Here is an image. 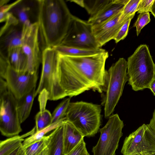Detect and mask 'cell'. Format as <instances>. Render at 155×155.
I'll use <instances>...</instances> for the list:
<instances>
[{"instance_id": "19", "label": "cell", "mask_w": 155, "mask_h": 155, "mask_svg": "<svg viewBox=\"0 0 155 155\" xmlns=\"http://www.w3.org/2000/svg\"><path fill=\"white\" fill-rule=\"evenodd\" d=\"M53 48L59 54L67 56L82 57L94 55L105 51L101 48H85L60 45Z\"/></svg>"}, {"instance_id": "13", "label": "cell", "mask_w": 155, "mask_h": 155, "mask_svg": "<svg viewBox=\"0 0 155 155\" xmlns=\"http://www.w3.org/2000/svg\"><path fill=\"white\" fill-rule=\"evenodd\" d=\"M121 12L100 24L92 26L93 34L98 48L114 39L124 23L119 20Z\"/></svg>"}, {"instance_id": "36", "label": "cell", "mask_w": 155, "mask_h": 155, "mask_svg": "<svg viewBox=\"0 0 155 155\" xmlns=\"http://www.w3.org/2000/svg\"><path fill=\"white\" fill-rule=\"evenodd\" d=\"M151 127L155 131V109L153 114L152 118L149 124Z\"/></svg>"}, {"instance_id": "14", "label": "cell", "mask_w": 155, "mask_h": 155, "mask_svg": "<svg viewBox=\"0 0 155 155\" xmlns=\"http://www.w3.org/2000/svg\"><path fill=\"white\" fill-rule=\"evenodd\" d=\"M38 0H20L9 12L16 17L21 25H30L38 22Z\"/></svg>"}, {"instance_id": "30", "label": "cell", "mask_w": 155, "mask_h": 155, "mask_svg": "<svg viewBox=\"0 0 155 155\" xmlns=\"http://www.w3.org/2000/svg\"><path fill=\"white\" fill-rule=\"evenodd\" d=\"M133 17L128 19L123 24L113 40L116 43L124 40L127 36L130 21Z\"/></svg>"}, {"instance_id": "41", "label": "cell", "mask_w": 155, "mask_h": 155, "mask_svg": "<svg viewBox=\"0 0 155 155\" xmlns=\"http://www.w3.org/2000/svg\"><path fill=\"white\" fill-rule=\"evenodd\" d=\"M17 155H27L25 149L22 147Z\"/></svg>"}, {"instance_id": "44", "label": "cell", "mask_w": 155, "mask_h": 155, "mask_svg": "<svg viewBox=\"0 0 155 155\" xmlns=\"http://www.w3.org/2000/svg\"><path fill=\"white\" fill-rule=\"evenodd\" d=\"M82 155H90L86 150Z\"/></svg>"}, {"instance_id": "4", "label": "cell", "mask_w": 155, "mask_h": 155, "mask_svg": "<svg viewBox=\"0 0 155 155\" xmlns=\"http://www.w3.org/2000/svg\"><path fill=\"white\" fill-rule=\"evenodd\" d=\"M127 70V61L123 58H119L106 70L102 104L104 107L106 118L112 114L122 95L128 80Z\"/></svg>"}, {"instance_id": "34", "label": "cell", "mask_w": 155, "mask_h": 155, "mask_svg": "<svg viewBox=\"0 0 155 155\" xmlns=\"http://www.w3.org/2000/svg\"><path fill=\"white\" fill-rule=\"evenodd\" d=\"M39 94L38 99L39 102L40 111L42 112L46 109V103L48 100V93L45 89H43Z\"/></svg>"}, {"instance_id": "2", "label": "cell", "mask_w": 155, "mask_h": 155, "mask_svg": "<svg viewBox=\"0 0 155 155\" xmlns=\"http://www.w3.org/2000/svg\"><path fill=\"white\" fill-rule=\"evenodd\" d=\"M39 35L43 50L60 45L68 31L73 15L62 0H38Z\"/></svg>"}, {"instance_id": "39", "label": "cell", "mask_w": 155, "mask_h": 155, "mask_svg": "<svg viewBox=\"0 0 155 155\" xmlns=\"http://www.w3.org/2000/svg\"><path fill=\"white\" fill-rule=\"evenodd\" d=\"M150 12L155 18V0H154L152 4Z\"/></svg>"}, {"instance_id": "18", "label": "cell", "mask_w": 155, "mask_h": 155, "mask_svg": "<svg viewBox=\"0 0 155 155\" xmlns=\"http://www.w3.org/2000/svg\"><path fill=\"white\" fill-rule=\"evenodd\" d=\"M125 5L113 2L95 15L89 17L87 21L91 26L103 22L119 14Z\"/></svg>"}, {"instance_id": "8", "label": "cell", "mask_w": 155, "mask_h": 155, "mask_svg": "<svg viewBox=\"0 0 155 155\" xmlns=\"http://www.w3.org/2000/svg\"><path fill=\"white\" fill-rule=\"evenodd\" d=\"M38 75L16 71L10 65L7 57L0 53V78L5 81L8 90L17 100L36 86Z\"/></svg>"}, {"instance_id": "22", "label": "cell", "mask_w": 155, "mask_h": 155, "mask_svg": "<svg viewBox=\"0 0 155 155\" xmlns=\"http://www.w3.org/2000/svg\"><path fill=\"white\" fill-rule=\"evenodd\" d=\"M36 87L29 93L18 100V116L21 124L29 116L35 97Z\"/></svg>"}, {"instance_id": "35", "label": "cell", "mask_w": 155, "mask_h": 155, "mask_svg": "<svg viewBox=\"0 0 155 155\" xmlns=\"http://www.w3.org/2000/svg\"><path fill=\"white\" fill-rule=\"evenodd\" d=\"M87 150L84 139L73 149L66 155H82Z\"/></svg>"}, {"instance_id": "42", "label": "cell", "mask_w": 155, "mask_h": 155, "mask_svg": "<svg viewBox=\"0 0 155 155\" xmlns=\"http://www.w3.org/2000/svg\"><path fill=\"white\" fill-rule=\"evenodd\" d=\"M9 1V0H1L0 1V6L6 4Z\"/></svg>"}, {"instance_id": "31", "label": "cell", "mask_w": 155, "mask_h": 155, "mask_svg": "<svg viewBox=\"0 0 155 155\" xmlns=\"http://www.w3.org/2000/svg\"><path fill=\"white\" fill-rule=\"evenodd\" d=\"M4 25L1 28L0 31V36L10 27L19 24L17 19L11 13L9 12L7 14Z\"/></svg>"}, {"instance_id": "7", "label": "cell", "mask_w": 155, "mask_h": 155, "mask_svg": "<svg viewBox=\"0 0 155 155\" xmlns=\"http://www.w3.org/2000/svg\"><path fill=\"white\" fill-rule=\"evenodd\" d=\"M18 100L8 90L5 81L0 78V131L10 137L22 131L18 112Z\"/></svg>"}, {"instance_id": "43", "label": "cell", "mask_w": 155, "mask_h": 155, "mask_svg": "<svg viewBox=\"0 0 155 155\" xmlns=\"http://www.w3.org/2000/svg\"><path fill=\"white\" fill-rule=\"evenodd\" d=\"M136 155H152V154L148 153L142 152Z\"/></svg>"}, {"instance_id": "25", "label": "cell", "mask_w": 155, "mask_h": 155, "mask_svg": "<svg viewBox=\"0 0 155 155\" xmlns=\"http://www.w3.org/2000/svg\"><path fill=\"white\" fill-rule=\"evenodd\" d=\"M36 131H40L52 123V114L46 109L42 112L39 111L35 116Z\"/></svg>"}, {"instance_id": "29", "label": "cell", "mask_w": 155, "mask_h": 155, "mask_svg": "<svg viewBox=\"0 0 155 155\" xmlns=\"http://www.w3.org/2000/svg\"><path fill=\"white\" fill-rule=\"evenodd\" d=\"M150 21L149 12L140 13L134 25L136 28L137 34L138 36L141 29Z\"/></svg>"}, {"instance_id": "38", "label": "cell", "mask_w": 155, "mask_h": 155, "mask_svg": "<svg viewBox=\"0 0 155 155\" xmlns=\"http://www.w3.org/2000/svg\"><path fill=\"white\" fill-rule=\"evenodd\" d=\"M22 147V145L18 147L8 155H17Z\"/></svg>"}, {"instance_id": "1", "label": "cell", "mask_w": 155, "mask_h": 155, "mask_svg": "<svg viewBox=\"0 0 155 155\" xmlns=\"http://www.w3.org/2000/svg\"><path fill=\"white\" fill-rule=\"evenodd\" d=\"M109 56L106 51L96 54L82 57L59 54L60 83L66 96H77L90 90L103 93Z\"/></svg>"}, {"instance_id": "40", "label": "cell", "mask_w": 155, "mask_h": 155, "mask_svg": "<svg viewBox=\"0 0 155 155\" xmlns=\"http://www.w3.org/2000/svg\"><path fill=\"white\" fill-rule=\"evenodd\" d=\"M38 155H48V149L47 147L44 149Z\"/></svg>"}, {"instance_id": "33", "label": "cell", "mask_w": 155, "mask_h": 155, "mask_svg": "<svg viewBox=\"0 0 155 155\" xmlns=\"http://www.w3.org/2000/svg\"><path fill=\"white\" fill-rule=\"evenodd\" d=\"M154 0H140L138 5L137 13L150 12L151 8Z\"/></svg>"}, {"instance_id": "16", "label": "cell", "mask_w": 155, "mask_h": 155, "mask_svg": "<svg viewBox=\"0 0 155 155\" xmlns=\"http://www.w3.org/2000/svg\"><path fill=\"white\" fill-rule=\"evenodd\" d=\"M64 152L67 155L84 139V135L70 122L66 120L63 124Z\"/></svg>"}, {"instance_id": "21", "label": "cell", "mask_w": 155, "mask_h": 155, "mask_svg": "<svg viewBox=\"0 0 155 155\" xmlns=\"http://www.w3.org/2000/svg\"><path fill=\"white\" fill-rule=\"evenodd\" d=\"M35 127L30 132L22 135H18L8 138L0 142V155H8L21 146L24 138L35 132Z\"/></svg>"}, {"instance_id": "24", "label": "cell", "mask_w": 155, "mask_h": 155, "mask_svg": "<svg viewBox=\"0 0 155 155\" xmlns=\"http://www.w3.org/2000/svg\"><path fill=\"white\" fill-rule=\"evenodd\" d=\"M114 0H83V7L92 17L112 3Z\"/></svg>"}, {"instance_id": "6", "label": "cell", "mask_w": 155, "mask_h": 155, "mask_svg": "<svg viewBox=\"0 0 155 155\" xmlns=\"http://www.w3.org/2000/svg\"><path fill=\"white\" fill-rule=\"evenodd\" d=\"M41 54L42 70L35 97L43 89L48 92V100L56 101L66 97L60 83L59 53L53 48L48 47L43 50Z\"/></svg>"}, {"instance_id": "12", "label": "cell", "mask_w": 155, "mask_h": 155, "mask_svg": "<svg viewBox=\"0 0 155 155\" xmlns=\"http://www.w3.org/2000/svg\"><path fill=\"white\" fill-rule=\"evenodd\" d=\"M22 29L24 38L21 48L28 59L27 71L32 74L38 73L42 59L38 22L31 25H23Z\"/></svg>"}, {"instance_id": "10", "label": "cell", "mask_w": 155, "mask_h": 155, "mask_svg": "<svg viewBox=\"0 0 155 155\" xmlns=\"http://www.w3.org/2000/svg\"><path fill=\"white\" fill-rule=\"evenodd\" d=\"M121 152L123 155L155 153V131L149 124H143L125 138Z\"/></svg>"}, {"instance_id": "17", "label": "cell", "mask_w": 155, "mask_h": 155, "mask_svg": "<svg viewBox=\"0 0 155 155\" xmlns=\"http://www.w3.org/2000/svg\"><path fill=\"white\" fill-rule=\"evenodd\" d=\"M63 125L50 134L47 145L48 155H65L63 144Z\"/></svg>"}, {"instance_id": "3", "label": "cell", "mask_w": 155, "mask_h": 155, "mask_svg": "<svg viewBox=\"0 0 155 155\" xmlns=\"http://www.w3.org/2000/svg\"><path fill=\"white\" fill-rule=\"evenodd\" d=\"M127 74L128 84L135 91L149 88L155 78V64L148 47L140 45L128 58Z\"/></svg>"}, {"instance_id": "37", "label": "cell", "mask_w": 155, "mask_h": 155, "mask_svg": "<svg viewBox=\"0 0 155 155\" xmlns=\"http://www.w3.org/2000/svg\"><path fill=\"white\" fill-rule=\"evenodd\" d=\"M149 89L155 96V78L152 81L150 85Z\"/></svg>"}, {"instance_id": "28", "label": "cell", "mask_w": 155, "mask_h": 155, "mask_svg": "<svg viewBox=\"0 0 155 155\" xmlns=\"http://www.w3.org/2000/svg\"><path fill=\"white\" fill-rule=\"evenodd\" d=\"M48 139V135L45 136L40 140L25 148L27 155H38L47 147Z\"/></svg>"}, {"instance_id": "26", "label": "cell", "mask_w": 155, "mask_h": 155, "mask_svg": "<svg viewBox=\"0 0 155 155\" xmlns=\"http://www.w3.org/2000/svg\"><path fill=\"white\" fill-rule=\"evenodd\" d=\"M140 1V0H129L121 12L119 19L120 22L123 23L130 18L134 17Z\"/></svg>"}, {"instance_id": "27", "label": "cell", "mask_w": 155, "mask_h": 155, "mask_svg": "<svg viewBox=\"0 0 155 155\" xmlns=\"http://www.w3.org/2000/svg\"><path fill=\"white\" fill-rule=\"evenodd\" d=\"M71 98H66L56 107L52 114V121L53 123L65 117L70 102Z\"/></svg>"}, {"instance_id": "20", "label": "cell", "mask_w": 155, "mask_h": 155, "mask_svg": "<svg viewBox=\"0 0 155 155\" xmlns=\"http://www.w3.org/2000/svg\"><path fill=\"white\" fill-rule=\"evenodd\" d=\"M10 65L18 71H27L28 61L27 57L21 47L14 48L7 54Z\"/></svg>"}, {"instance_id": "23", "label": "cell", "mask_w": 155, "mask_h": 155, "mask_svg": "<svg viewBox=\"0 0 155 155\" xmlns=\"http://www.w3.org/2000/svg\"><path fill=\"white\" fill-rule=\"evenodd\" d=\"M66 117L57 121L53 123L43 129L25 138L22 143V147L25 148L34 143L41 139L46 134L63 125Z\"/></svg>"}, {"instance_id": "9", "label": "cell", "mask_w": 155, "mask_h": 155, "mask_svg": "<svg viewBox=\"0 0 155 155\" xmlns=\"http://www.w3.org/2000/svg\"><path fill=\"white\" fill-rule=\"evenodd\" d=\"M124 127L118 114L110 115L106 124L100 129V137L92 150L93 155H116Z\"/></svg>"}, {"instance_id": "15", "label": "cell", "mask_w": 155, "mask_h": 155, "mask_svg": "<svg viewBox=\"0 0 155 155\" xmlns=\"http://www.w3.org/2000/svg\"><path fill=\"white\" fill-rule=\"evenodd\" d=\"M23 26L19 24L7 30L0 37V53L6 56L12 49L21 47L24 35Z\"/></svg>"}, {"instance_id": "32", "label": "cell", "mask_w": 155, "mask_h": 155, "mask_svg": "<svg viewBox=\"0 0 155 155\" xmlns=\"http://www.w3.org/2000/svg\"><path fill=\"white\" fill-rule=\"evenodd\" d=\"M20 0H16L9 4H6L0 6V22H3L5 21L8 13Z\"/></svg>"}, {"instance_id": "5", "label": "cell", "mask_w": 155, "mask_h": 155, "mask_svg": "<svg viewBox=\"0 0 155 155\" xmlns=\"http://www.w3.org/2000/svg\"><path fill=\"white\" fill-rule=\"evenodd\" d=\"M101 112L99 105L83 101L70 102L65 117L84 137H91L100 128Z\"/></svg>"}, {"instance_id": "45", "label": "cell", "mask_w": 155, "mask_h": 155, "mask_svg": "<svg viewBox=\"0 0 155 155\" xmlns=\"http://www.w3.org/2000/svg\"><path fill=\"white\" fill-rule=\"evenodd\" d=\"M152 155H155V153L151 154Z\"/></svg>"}, {"instance_id": "11", "label": "cell", "mask_w": 155, "mask_h": 155, "mask_svg": "<svg viewBox=\"0 0 155 155\" xmlns=\"http://www.w3.org/2000/svg\"><path fill=\"white\" fill-rule=\"evenodd\" d=\"M60 45L85 48H99L93 34L91 26L87 21L74 16Z\"/></svg>"}]
</instances>
